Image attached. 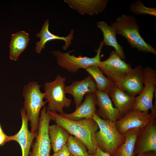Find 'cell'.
<instances>
[{"label":"cell","instance_id":"obj_1","mask_svg":"<svg viewBox=\"0 0 156 156\" xmlns=\"http://www.w3.org/2000/svg\"><path fill=\"white\" fill-rule=\"evenodd\" d=\"M51 120L65 129L69 134L81 140L85 144L90 155H95L97 147L96 135L98 126L93 118L73 120L60 114L49 111Z\"/></svg>","mask_w":156,"mask_h":156},{"label":"cell","instance_id":"obj_2","mask_svg":"<svg viewBox=\"0 0 156 156\" xmlns=\"http://www.w3.org/2000/svg\"><path fill=\"white\" fill-rule=\"evenodd\" d=\"M111 26L116 34L126 38L131 48L140 52L156 55L155 49L146 42L140 35L139 26L134 16L122 14L111 23Z\"/></svg>","mask_w":156,"mask_h":156},{"label":"cell","instance_id":"obj_3","mask_svg":"<svg viewBox=\"0 0 156 156\" xmlns=\"http://www.w3.org/2000/svg\"><path fill=\"white\" fill-rule=\"evenodd\" d=\"M41 86L33 81L29 82L23 88L22 95L24 99L23 107L28 120L30 122L31 131L38 134L40 110L47 102L43 101L45 94L41 92Z\"/></svg>","mask_w":156,"mask_h":156},{"label":"cell","instance_id":"obj_4","mask_svg":"<svg viewBox=\"0 0 156 156\" xmlns=\"http://www.w3.org/2000/svg\"><path fill=\"white\" fill-rule=\"evenodd\" d=\"M92 118L97 123L99 129L96 135L97 146L102 151L112 156L125 141V136L118 131L114 122L102 118L98 115L97 111Z\"/></svg>","mask_w":156,"mask_h":156},{"label":"cell","instance_id":"obj_5","mask_svg":"<svg viewBox=\"0 0 156 156\" xmlns=\"http://www.w3.org/2000/svg\"><path fill=\"white\" fill-rule=\"evenodd\" d=\"M66 77L57 75L53 81L47 82L44 85V98L48 102L47 109L49 111L60 114L64 107L68 108L72 100L66 97L64 88Z\"/></svg>","mask_w":156,"mask_h":156},{"label":"cell","instance_id":"obj_6","mask_svg":"<svg viewBox=\"0 0 156 156\" xmlns=\"http://www.w3.org/2000/svg\"><path fill=\"white\" fill-rule=\"evenodd\" d=\"M105 45L103 41L99 43L96 55L93 57L79 55L76 57L74 55H71L70 51L63 53L58 50L53 51L52 53L56 57L58 65L72 73H76L81 68L85 69L90 66L97 65L101 61L100 54L103 47Z\"/></svg>","mask_w":156,"mask_h":156},{"label":"cell","instance_id":"obj_7","mask_svg":"<svg viewBox=\"0 0 156 156\" xmlns=\"http://www.w3.org/2000/svg\"><path fill=\"white\" fill-rule=\"evenodd\" d=\"M156 110L151 109L149 111L142 112L132 110L114 122L118 131L124 135L130 130L136 129L141 131L150 123L156 120Z\"/></svg>","mask_w":156,"mask_h":156},{"label":"cell","instance_id":"obj_8","mask_svg":"<svg viewBox=\"0 0 156 156\" xmlns=\"http://www.w3.org/2000/svg\"><path fill=\"white\" fill-rule=\"evenodd\" d=\"M40 115L38 134L29 156H50L51 146L48 129L51 118L47 106L43 107Z\"/></svg>","mask_w":156,"mask_h":156},{"label":"cell","instance_id":"obj_9","mask_svg":"<svg viewBox=\"0 0 156 156\" xmlns=\"http://www.w3.org/2000/svg\"><path fill=\"white\" fill-rule=\"evenodd\" d=\"M110 81L116 83L127 75L132 68L130 63H126L114 51L110 53L106 60L97 65Z\"/></svg>","mask_w":156,"mask_h":156},{"label":"cell","instance_id":"obj_10","mask_svg":"<svg viewBox=\"0 0 156 156\" xmlns=\"http://www.w3.org/2000/svg\"><path fill=\"white\" fill-rule=\"evenodd\" d=\"M144 87L141 93L135 97L133 109L149 111L153 106L154 93L156 90V71L149 66L143 69Z\"/></svg>","mask_w":156,"mask_h":156},{"label":"cell","instance_id":"obj_11","mask_svg":"<svg viewBox=\"0 0 156 156\" xmlns=\"http://www.w3.org/2000/svg\"><path fill=\"white\" fill-rule=\"evenodd\" d=\"M143 69L141 65L136 66L115 84L120 89L131 96L138 95L144 87Z\"/></svg>","mask_w":156,"mask_h":156},{"label":"cell","instance_id":"obj_12","mask_svg":"<svg viewBox=\"0 0 156 156\" xmlns=\"http://www.w3.org/2000/svg\"><path fill=\"white\" fill-rule=\"evenodd\" d=\"M150 151L156 152V120L140 131L135 145V156Z\"/></svg>","mask_w":156,"mask_h":156},{"label":"cell","instance_id":"obj_13","mask_svg":"<svg viewBox=\"0 0 156 156\" xmlns=\"http://www.w3.org/2000/svg\"><path fill=\"white\" fill-rule=\"evenodd\" d=\"M64 90L65 94H70L73 96L76 108L82 103L85 94L95 93L97 89L94 80L89 75L83 80L74 81L69 86L65 85Z\"/></svg>","mask_w":156,"mask_h":156},{"label":"cell","instance_id":"obj_14","mask_svg":"<svg viewBox=\"0 0 156 156\" xmlns=\"http://www.w3.org/2000/svg\"><path fill=\"white\" fill-rule=\"evenodd\" d=\"M22 123L21 128L16 134L9 136L10 141H14L19 144L22 151V156H29L34 140L37 134L29 131L28 119L25 110L23 107L20 109Z\"/></svg>","mask_w":156,"mask_h":156},{"label":"cell","instance_id":"obj_15","mask_svg":"<svg viewBox=\"0 0 156 156\" xmlns=\"http://www.w3.org/2000/svg\"><path fill=\"white\" fill-rule=\"evenodd\" d=\"M96 105L95 93H89L86 94L83 102L73 112L66 114L63 112L59 114L64 118L73 120L92 118L97 112Z\"/></svg>","mask_w":156,"mask_h":156},{"label":"cell","instance_id":"obj_16","mask_svg":"<svg viewBox=\"0 0 156 156\" xmlns=\"http://www.w3.org/2000/svg\"><path fill=\"white\" fill-rule=\"evenodd\" d=\"M95 95L96 105L99 107L97 113L99 117L112 122H115L122 117L118 110L114 107L107 94L97 90Z\"/></svg>","mask_w":156,"mask_h":156},{"label":"cell","instance_id":"obj_17","mask_svg":"<svg viewBox=\"0 0 156 156\" xmlns=\"http://www.w3.org/2000/svg\"><path fill=\"white\" fill-rule=\"evenodd\" d=\"M49 21L48 19L46 20L43 24L40 32L38 33L36 36L40 38L39 41L36 43L35 49L36 52L40 54L42 50L45 47V45L48 41L55 40H63L65 42V44L62 47L63 49L66 51L72 44L71 40L74 38V29H71L68 36L65 37L60 36L51 33L49 30Z\"/></svg>","mask_w":156,"mask_h":156},{"label":"cell","instance_id":"obj_18","mask_svg":"<svg viewBox=\"0 0 156 156\" xmlns=\"http://www.w3.org/2000/svg\"><path fill=\"white\" fill-rule=\"evenodd\" d=\"M72 9L82 15H93L102 13L106 8L108 0H64Z\"/></svg>","mask_w":156,"mask_h":156},{"label":"cell","instance_id":"obj_19","mask_svg":"<svg viewBox=\"0 0 156 156\" xmlns=\"http://www.w3.org/2000/svg\"><path fill=\"white\" fill-rule=\"evenodd\" d=\"M108 95L122 117L133 110L136 96H131L123 91L116 84Z\"/></svg>","mask_w":156,"mask_h":156},{"label":"cell","instance_id":"obj_20","mask_svg":"<svg viewBox=\"0 0 156 156\" xmlns=\"http://www.w3.org/2000/svg\"><path fill=\"white\" fill-rule=\"evenodd\" d=\"M97 25L102 32L104 44L113 47L121 58L125 60V56L123 47L117 42L116 34L113 28L103 21L98 22Z\"/></svg>","mask_w":156,"mask_h":156},{"label":"cell","instance_id":"obj_21","mask_svg":"<svg viewBox=\"0 0 156 156\" xmlns=\"http://www.w3.org/2000/svg\"><path fill=\"white\" fill-rule=\"evenodd\" d=\"M29 41V35L24 31L12 34L10 44V58L16 61L21 54L26 48Z\"/></svg>","mask_w":156,"mask_h":156},{"label":"cell","instance_id":"obj_22","mask_svg":"<svg viewBox=\"0 0 156 156\" xmlns=\"http://www.w3.org/2000/svg\"><path fill=\"white\" fill-rule=\"evenodd\" d=\"M48 134L54 152L60 150L67 142L69 134L62 126L56 124L49 125Z\"/></svg>","mask_w":156,"mask_h":156},{"label":"cell","instance_id":"obj_23","mask_svg":"<svg viewBox=\"0 0 156 156\" xmlns=\"http://www.w3.org/2000/svg\"><path fill=\"white\" fill-rule=\"evenodd\" d=\"M85 69L94 80L97 90L108 95L115 83L106 77L97 65H92Z\"/></svg>","mask_w":156,"mask_h":156},{"label":"cell","instance_id":"obj_24","mask_svg":"<svg viewBox=\"0 0 156 156\" xmlns=\"http://www.w3.org/2000/svg\"><path fill=\"white\" fill-rule=\"evenodd\" d=\"M140 131L133 129L125 133V139L115 151L112 156H135L134 149L136 140Z\"/></svg>","mask_w":156,"mask_h":156},{"label":"cell","instance_id":"obj_25","mask_svg":"<svg viewBox=\"0 0 156 156\" xmlns=\"http://www.w3.org/2000/svg\"><path fill=\"white\" fill-rule=\"evenodd\" d=\"M66 145L70 155L73 156H88L87 149L84 143L79 139L70 135Z\"/></svg>","mask_w":156,"mask_h":156},{"label":"cell","instance_id":"obj_26","mask_svg":"<svg viewBox=\"0 0 156 156\" xmlns=\"http://www.w3.org/2000/svg\"><path fill=\"white\" fill-rule=\"evenodd\" d=\"M130 10L135 14L156 16V8L145 6L141 0H138L130 5Z\"/></svg>","mask_w":156,"mask_h":156},{"label":"cell","instance_id":"obj_27","mask_svg":"<svg viewBox=\"0 0 156 156\" xmlns=\"http://www.w3.org/2000/svg\"><path fill=\"white\" fill-rule=\"evenodd\" d=\"M70 155L66 144L60 150L54 152L52 156H70Z\"/></svg>","mask_w":156,"mask_h":156},{"label":"cell","instance_id":"obj_28","mask_svg":"<svg viewBox=\"0 0 156 156\" xmlns=\"http://www.w3.org/2000/svg\"><path fill=\"white\" fill-rule=\"evenodd\" d=\"M9 141V136L7 135L5 133L0 134V146H2Z\"/></svg>","mask_w":156,"mask_h":156},{"label":"cell","instance_id":"obj_29","mask_svg":"<svg viewBox=\"0 0 156 156\" xmlns=\"http://www.w3.org/2000/svg\"><path fill=\"white\" fill-rule=\"evenodd\" d=\"M95 155V156H111L108 153L102 151L98 146Z\"/></svg>","mask_w":156,"mask_h":156},{"label":"cell","instance_id":"obj_30","mask_svg":"<svg viewBox=\"0 0 156 156\" xmlns=\"http://www.w3.org/2000/svg\"><path fill=\"white\" fill-rule=\"evenodd\" d=\"M144 154L145 156H156V152L150 151Z\"/></svg>","mask_w":156,"mask_h":156},{"label":"cell","instance_id":"obj_31","mask_svg":"<svg viewBox=\"0 0 156 156\" xmlns=\"http://www.w3.org/2000/svg\"><path fill=\"white\" fill-rule=\"evenodd\" d=\"M4 133L2 130L1 127L0 125V134Z\"/></svg>","mask_w":156,"mask_h":156},{"label":"cell","instance_id":"obj_32","mask_svg":"<svg viewBox=\"0 0 156 156\" xmlns=\"http://www.w3.org/2000/svg\"><path fill=\"white\" fill-rule=\"evenodd\" d=\"M135 156H145L144 154H138L137 155Z\"/></svg>","mask_w":156,"mask_h":156},{"label":"cell","instance_id":"obj_33","mask_svg":"<svg viewBox=\"0 0 156 156\" xmlns=\"http://www.w3.org/2000/svg\"><path fill=\"white\" fill-rule=\"evenodd\" d=\"M88 156H95V155H89Z\"/></svg>","mask_w":156,"mask_h":156},{"label":"cell","instance_id":"obj_34","mask_svg":"<svg viewBox=\"0 0 156 156\" xmlns=\"http://www.w3.org/2000/svg\"><path fill=\"white\" fill-rule=\"evenodd\" d=\"M70 156H73L72 155H70Z\"/></svg>","mask_w":156,"mask_h":156}]
</instances>
